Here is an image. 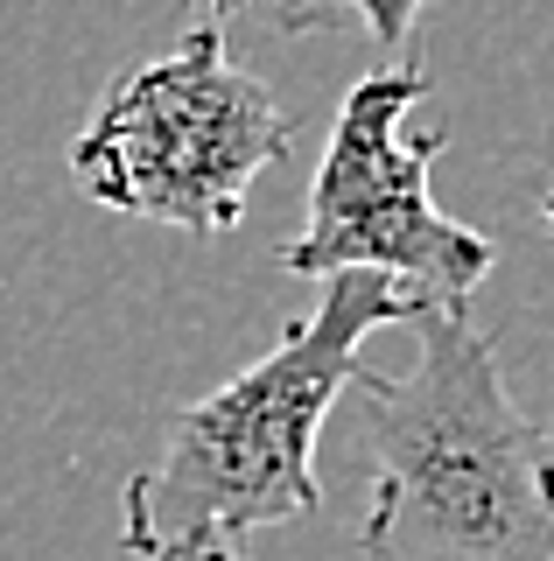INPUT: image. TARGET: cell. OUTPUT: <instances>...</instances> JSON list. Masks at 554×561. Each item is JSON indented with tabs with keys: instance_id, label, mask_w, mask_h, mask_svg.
Masks as SVG:
<instances>
[{
	"instance_id": "6",
	"label": "cell",
	"mask_w": 554,
	"mask_h": 561,
	"mask_svg": "<svg viewBox=\"0 0 554 561\" xmlns=\"http://www.w3.org/2000/svg\"><path fill=\"white\" fill-rule=\"evenodd\" d=\"M197 561H246V554H239V548H204Z\"/></svg>"
},
{
	"instance_id": "4",
	"label": "cell",
	"mask_w": 554,
	"mask_h": 561,
	"mask_svg": "<svg viewBox=\"0 0 554 561\" xmlns=\"http://www.w3.org/2000/svg\"><path fill=\"white\" fill-rule=\"evenodd\" d=\"M422 99L428 78L414 64H379L344 92L337 134L309 183L302 232L281 253L288 274L323 280L344 267H372L407 280L422 302H471V288L492 274V239L449 218L428 190L449 127L407 134V113Z\"/></svg>"
},
{
	"instance_id": "1",
	"label": "cell",
	"mask_w": 554,
	"mask_h": 561,
	"mask_svg": "<svg viewBox=\"0 0 554 561\" xmlns=\"http://www.w3.org/2000/svg\"><path fill=\"white\" fill-rule=\"evenodd\" d=\"M407 373H351V456L372 470V561H554V435L506 393L471 302L414 316Z\"/></svg>"
},
{
	"instance_id": "7",
	"label": "cell",
	"mask_w": 554,
	"mask_h": 561,
	"mask_svg": "<svg viewBox=\"0 0 554 561\" xmlns=\"http://www.w3.org/2000/svg\"><path fill=\"white\" fill-rule=\"evenodd\" d=\"M239 8H246V0H211V14H239Z\"/></svg>"
},
{
	"instance_id": "8",
	"label": "cell",
	"mask_w": 554,
	"mask_h": 561,
	"mask_svg": "<svg viewBox=\"0 0 554 561\" xmlns=\"http://www.w3.org/2000/svg\"><path fill=\"white\" fill-rule=\"evenodd\" d=\"M541 225H547V232H554V197H547V210H541Z\"/></svg>"
},
{
	"instance_id": "3",
	"label": "cell",
	"mask_w": 554,
	"mask_h": 561,
	"mask_svg": "<svg viewBox=\"0 0 554 561\" xmlns=\"http://www.w3.org/2000/svg\"><path fill=\"white\" fill-rule=\"evenodd\" d=\"M281 99L232 64L218 28L134 64L71 140V183L92 204L176 232H232L267 169H281Z\"/></svg>"
},
{
	"instance_id": "5",
	"label": "cell",
	"mask_w": 554,
	"mask_h": 561,
	"mask_svg": "<svg viewBox=\"0 0 554 561\" xmlns=\"http://www.w3.org/2000/svg\"><path fill=\"white\" fill-rule=\"evenodd\" d=\"M351 8H358V22H366L379 57H401V49L414 43V22H422L428 0H351Z\"/></svg>"
},
{
	"instance_id": "2",
	"label": "cell",
	"mask_w": 554,
	"mask_h": 561,
	"mask_svg": "<svg viewBox=\"0 0 554 561\" xmlns=\"http://www.w3.org/2000/svg\"><path fill=\"white\" fill-rule=\"evenodd\" d=\"M428 302L393 274H323V302L281 330L267 358L183 408L148 470L119 499L127 561H197L259 526H288L323 505L316 443L358 373V344L386 323H414Z\"/></svg>"
}]
</instances>
